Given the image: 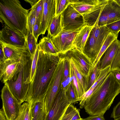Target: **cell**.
<instances>
[{
	"instance_id": "4dcf8cb0",
	"label": "cell",
	"mask_w": 120,
	"mask_h": 120,
	"mask_svg": "<svg viewBox=\"0 0 120 120\" xmlns=\"http://www.w3.org/2000/svg\"><path fill=\"white\" fill-rule=\"evenodd\" d=\"M78 109L72 104L68 107L61 120H71L77 112Z\"/></svg>"
},
{
	"instance_id": "bcb514c9",
	"label": "cell",
	"mask_w": 120,
	"mask_h": 120,
	"mask_svg": "<svg viewBox=\"0 0 120 120\" xmlns=\"http://www.w3.org/2000/svg\"><path fill=\"white\" fill-rule=\"evenodd\" d=\"M114 120H120V117L114 119Z\"/></svg>"
},
{
	"instance_id": "1f68e13d",
	"label": "cell",
	"mask_w": 120,
	"mask_h": 120,
	"mask_svg": "<svg viewBox=\"0 0 120 120\" xmlns=\"http://www.w3.org/2000/svg\"><path fill=\"white\" fill-rule=\"evenodd\" d=\"M44 0H39L38 1L31 9H34L35 11L36 19L39 18L41 20L44 10Z\"/></svg>"
},
{
	"instance_id": "3957f363",
	"label": "cell",
	"mask_w": 120,
	"mask_h": 120,
	"mask_svg": "<svg viewBox=\"0 0 120 120\" xmlns=\"http://www.w3.org/2000/svg\"><path fill=\"white\" fill-rule=\"evenodd\" d=\"M29 10L22 7L18 0H0V17L6 25L22 34L26 39L28 32Z\"/></svg>"
},
{
	"instance_id": "e0dca14e",
	"label": "cell",
	"mask_w": 120,
	"mask_h": 120,
	"mask_svg": "<svg viewBox=\"0 0 120 120\" xmlns=\"http://www.w3.org/2000/svg\"><path fill=\"white\" fill-rule=\"evenodd\" d=\"M120 47V41L117 39L114 41L108 47L98 63L101 70L110 66Z\"/></svg>"
},
{
	"instance_id": "f35d334b",
	"label": "cell",
	"mask_w": 120,
	"mask_h": 120,
	"mask_svg": "<svg viewBox=\"0 0 120 120\" xmlns=\"http://www.w3.org/2000/svg\"><path fill=\"white\" fill-rule=\"evenodd\" d=\"M82 119L83 120H105L103 114L90 115L86 118Z\"/></svg>"
},
{
	"instance_id": "484cf974",
	"label": "cell",
	"mask_w": 120,
	"mask_h": 120,
	"mask_svg": "<svg viewBox=\"0 0 120 120\" xmlns=\"http://www.w3.org/2000/svg\"><path fill=\"white\" fill-rule=\"evenodd\" d=\"M26 39L27 48L30 55V58L32 59L37 49V42L33 34H31L28 30Z\"/></svg>"
},
{
	"instance_id": "836d02e7",
	"label": "cell",
	"mask_w": 120,
	"mask_h": 120,
	"mask_svg": "<svg viewBox=\"0 0 120 120\" xmlns=\"http://www.w3.org/2000/svg\"><path fill=\"white\" fill-rule=\"evenodd\" d=\"M110 32L116 35L120 31V20L105 25Z\"/></svg>"
},
{
	"instance_id": "ffe728a7",
	"label": "cell",
	"mask_w": 120,
	"mask_h": 120,
	"mask_svg": "<svg viewBox=\"0 0 120 120\" xmlns=\"http://www.w3.org/2000/svg\"><path fill=\"white\" fill-rule=\"evenodd\" d=\"M30 113L32 120H45L46 114L44 101L30 103Z\"/></svg>"
},
{
	"instance_id": "d590c367",
	"label": "cell",
	"mask_w": 120,
	"mask_h": 120,
	"mask_svg": "<svg viewBox=\"0 0 120 120\" xmlns=\"http://www.w3.org/2000/svg\"><path fill=\"white\" fill-rule=\"evenodd\" d=\"M63 55L64 56L65 59L62 85L63 83H65L69 77L70 67V62L68 58L64 55Z\"/></svg>"
},
{
	"instance_id": "ac0fdd59",
	"label": "cell",
	"mask_w": 120,
	"mask_h": 120,
	"mask_svg": "<svg viewBox=\"0 0 120 120\" xmlns=\"http://www.w3.org/2000/svg\"><path fill=\"white\" fill-rule=\"evenodd\" d=\"M93 26H84L77 34L73 44V47L83 52L86 43Z\"/></svg>"
},
{
	"instance_id": "f546056e",
	"label": "cell",
	"mask_w": 120,
	"mask_h": 120,
	"mask_svg": "<svg viewBox=\"0 0 120 120\" xmlns=\"http://www.w3.org/2000/svg\"><path fill=\"white\" fill-rule=\"evenodd\" d=\"M27 18L28 29L30 33L33 34V29L36 19L35 12L33 8L30 9Z\"/></svg>"
},
{
	"instance_id": "8992f818",
	"label": "cell",
	"mask_w": 120,
	"mask_h": 120,
	"mask_svg": "<svg viewBox=\"0 0 120 120\" xmlns=\"http://www.w3.org/2000/svg\"><path fill=\"white\" fill-rule=\"evenodd\" d=\"M60 57L49 84L44 100L45 110L47 115L52 106L57 95L63 87L65 57L59 54Z\"/></svg>"
},
{
	"instance_id": "4fadbf2b",
	"label": "cell",
	"mask_w": 120,
	"mask_h": 120,
	"mask_svg": "<svg viewBox=\"0 0 120 120\" xmlns=\"http://www.w3.org/2000/svg\"><path fill=\"white\" fill-rule=\"evenodd\" d=\"M109 0H70L72 7L82 15L90 13L107 3Z\"/></svg>"
},
{
	"instance_id": "4316f807",
	"label": "cell",
	"mask_w": 120,
	"mask_h": 120,
	"mask_svg": "<svg viewBox=\"0 0 120 120\" xmlns=\"http://www.w3.org/2000/svg\"><path fill=\"white\" fill-rule=\"evenodd\" d=\"M40 51L39 45L38 44H37V49L32 60L30 78V82L32 81L35 75Z\"/></svg>"
},
{
	"instance_id": "ba28073f",
	"label": "cell",
	"mask_w": 120,
	"mask_h": 120,
	"mask_svg": "<svg viewBox=\"0 0 120 120\" xmlns=\"http://www.w3.org/2000/svg\"><path fill=\"white\" fill-rule=\"evenodd\" d=\"M67 85L63 86L55 98L45 120H61L71 104L66 95Z\"/></svg>"
},
{
	"instance_id": "7a4b0ae2",
	"label": "cell",
	"mask_w": 120,
	"mask_h": 120,
	"mask_svg": "<svg viewBox=\"0 0 120 120\" xmlns=\"http://www.w3.org/2000/svg\"><path fill=\"white\" fill-rule=\"evenodd\" d=\"M120 88V85L110 71L87 99L84 106L86 112L90 115H104L118 95Z\"/></svg>"
},
{
	"instance_id": "f6af8a7d",
	"label": "cell",
	"mask_w": 120,
	"mask_h": 120,
	"mask_svg": "<svg viewBox=\"0 0 120 120\" xmlns=\"http://www.w3.org/2000/svg\"><path fill=\"white\" fill-rule=\"evenodd\" d=\"M114 0L120 7V0Z\"/></svg>"
},
{
	"instance_id": "cb8c5ba5",
	"label": "cell",
	"mask_w": 120,
	"mask_h": 120,
	"mask_svg": "<svg viewBox=\"0 0 120 120\" xmlns=\"http://www.w3.org/2000/svg\"><path fill=\"white\" fill-rule=\"evenodd\" d=\"M70 64L69 77L72 78V81L76 95L78 101H80L81 100L82 96L84 94L78 82L74 70L70 63Z\"/></svg>"
},
{
	"instance_id": "74e56055",
	"label": "cell",
	"mask_w": 120,
	"mask_h": 120,
	"mask_svg": "<svg viewBox=\"0 0 120 120\" xmlns=\"http://www.w3.org/2000/svg\"><path fill=\"white\" fill-rule=\"evenodd\" d=\"M120 117V101L114 107L111 117L114 119Z\"/></svg>"
},
{
	"instance_id": "d4e9b609",
	"label": "cell",
	"mask_w": 120,
	"mask_h": 120,
	"mask_svg": "<svg viewBox=\"0 0 120 120\" xmlns=\"http://www.w3.org/2000/svg\"><path fill=\"white\" fill-rule=\"evenodd\" d=\"M30 106L31 104L27 102L21 104L16 120H32Z\"/></svg>"
},
{
	"instance_id": "c3c4849f",
	"label": "cell",
	"mask_w": 120,
	"mask_h": 120,
	"mask_svg": "<svg viewBox=\"0 0 120 120\" xmlns=\"http://www.w3.org/2000/svg\"><path fill=\"white\" fill-rule=\"evenodd\" d=\"M78 120H83V119L82 118L81 119Z\"/></svg>"
},
{
	"instance_id": "30bf717a",
	"label": "cell",
	"mask_w": 120,
	"mask_h": 120,
	"mask_svg": "<svg viewBox=\"0 0 120 120\" xmlns=\"http://www.w3.org/2000/svg\"><path fill=\"white\" fill-rule=\"evenodd\" d=\"M79 31L63 30L51 41L59 53L64 54L73 47V44Z\"/></svg>"
},
{
	"instance_id": "7dc6e473",
	"label": "cell",
	"mask_w": 120,
	"mask_h": 120,
	"mask_svg": "<svg viewBox=\"0 0 120 120\" xmlns=\"http://www.w3.org/2000/svg\"><path fill=\"white\" fill-rule=\"evenodd\" d=\"M120 93V88L119 90L118 91V94L119 93Z\"/></svg>"
},
{
	"instance_id": "ab89813d",
	"label": "cell",
	"mask_w": 120,
	"mask_h": 120,
	"mask_svg": "<svg viewBox=\"0 0 120 120\" xmlns=\"http://www.w3.org/2000/svg\"><path fill=\"white\" fill-rule=\"evenodd\" d=\"M111 71L120 85V71L117 70H114Z\"/></svg>"
},
{
	"instance_id": "2e32d148",
	"label": "cell",
	"mask_w": 120,
	"mask_h": 120,
	"mask_svg": "<svg viewBox=\"0 0 120 120\" xmlns=\"http://www.w3.org/2000/svg\"><path fill=\"white\" fill-rule=\"evenodd\" d=\"M20 62L6 60L0 63V79L2 82L5 83L12 79L19 67Z\"/></svg>"
},
{
	"instance_id": "8d00e7d4",
	"label": "cell",
	"mask_w": 120,
	"mask_h": 120,
	"mask_svg": "<svg viewBox=\"0 0 120 120\" xmlns=\"http://www.w3.org/2000/svg\"><path fill=\"white\" fill-rule=\"evenodd\" d=\"M40 20L39 18L37 19L33 27V34L37 42L38 37L40 35Z\"/></svg>"
},
{
	"instance_id": "e575fe53",
	"label": "cell",
	"mask_w": 120,
	"mask_h": 120,
	"mask_svg": "<svg viewBox=\"0 0 120 120\" xmlns=\"http://www.w3.org/2000/svg\"><path fill=\"white\" fill-rule=\"evenodd\" d=\"M111 71L117 70L120 71V47L110 66Z\"/></svg>"
},
{
	"instance_id": "f1b7e54d",
	"label": "cell",
	"mask_w": 120,
	"mask_h": 120,
	"mask_svg": "<svg viewBox=\"0 0 120 120\" xmlns=\"http://www.w3.org/2000/svg\"><path fill=\"white\" fill-rule=\"evenodd\" d=\"M67 86L66 95L71 104L78 101L73 87L72 80L67 85Z\"/></svg>"
},
{
	"instance_id": "d6a6232c",
	"label": "cell",
	"mask_w": 120,
	"mask_h": 120,
	"mask_svg": "<svg viewBox=\"0 0 120 120\" xmlns=\"http://www.w3.org/2000/svg\"><path fill=\"white\" fill-rule=\"evenodd\" d=\"M101 70L99 68V65L98 63L90 75L87 87V90L91 87L95 82Z\"/></svg>"
},
{
	"instance_id": "603a6c76",
	"label": "cell",
	"mask_w": 120,
	"mask_h": 120,
	"mask_svg": "<svg viewBox=\"0 0 120 120\" xmlns=\"http://www.w3.org/2000/svg\"><path fill=\"white\" fill-rule=\"evenodd\" d=\"M118 34L116 35L110 32L102 46L95 60L93 63L91 71L95 67L99 60L104 52L112 43L117 39Z\"/></svg>"
},
{
	"instance_id": "277c9868",
	"label": "cell",
	"mask_w": 120,
	"mask_h": 120,
	"mask_svg": "<svg viewBox=\"0 0 120 120\" xmlns=\"http://www.w3.org/2000/svg\"><path fill=\"white\" fill-rule=\"evenodd\" d=\"M32 60L30 57L28 60L20 62L12 79L5 83L21 105L25 101L29 89Z\"/></svg>"
},
{
	"instance_id": "9c48e42d",
	"label": "cell",
	"mask_w": 120,
	"mask_h": 120,
	"mask_svg": "<svg viewBox=\"0 0 120 120\" xmlns=\"http://www.w3.org/2000/svg\"><path fill=\"white\" fill-rule=\"evenodd\" d=\"M2 108L8 120H16L20 104L5 83L1 90Z\"/></svg>"
},
{
	"instance_id": "44dd1931",
	"label": "cell",
	"mask_w": 120,
	"mask_h": 120,
	"mask_svg": "<svg viewBox=\"0 0 120 120\" xmlns=\"http://www.w3.org/2000/svg\"><path fill=\"white\" fill-rule=\"evenodd\" d=\"M47 30L48 33L47 37L51 38L56 36L63 30L61 14L55 16Z\"/></svg>"
},
{
	"instance_id": "b9f144b4",
	"label": "cell",
	"mask_w": 120,
	"mask_h": 120,
	"mask_svg": "<svg viewBox=\"0 0 120 120\" xmlns=\"http://www.w3.org/2000/svg\"><path fill=\"white\" fill-rule=\"evenodd\" d=\"M0 120H8L2 108L0 110Z\"/></svg>"
},
{
	"instance_id": "7c38bea8",
	"label": "cell",
	"mask_w": 120,
	"mask_h": 120,
	"mask_svg": "<svg viewBox=\"0 0 120 120\" xmlns=\"http://www.w3.org/2000/svg\"><path fill=\"white\" fill-rule=\"evenodd\" d=\"M64 54L72 57L76 60L88 84L93 66V62L83 52L75 48H72Z\"/></svg>"
},
{
	"instance_id": "8fae6325",
	"label": "cell",
	"mask_w": 120,
	"mask_h": 120,
	"mask_svg": "<svg viewBox=\"0 0 120 120\" xmlns=\"http://www.w3.org/2000/svg\"><path fill=\"white\" fill-rule=\"evenodd\" d=\"M3 47L6 60L19 62L26 60L30 57L26 41L24 46L20 47L4 43L0 41Z\"/></svg>"
},
{
	"instance_id": "ee69618b",
	"label": "cell",
	"mask_w": 120,
	"mask_h": 120,
	"mask_svg": "<svg viewBox=\"0 0 120 120\" xmlns=\"http://www.w3.org/2000/svg\"><path fill=\"white\" fill-rule=\"evenodd\" d=\"M39 0H24L26 2L29 3L31 7L33 6L36 4Z\"/></svg>"
},
{
	"instance_id": "9a60e30c",
	"label": "cell",
	"mask_w": 120,
	"mask_h": 120,
	"mask_svg": "<svg viewBox=\"0 0 120 120\" xmlns=\"http://www.w3.org/2000/svg\"><path fill=\"white\" fill-rule=\"evenodd\" d=\"M44 10L40 22V35L45 34L55 15L56 0H44Z\"/></svg>"
},
{
	"instance_id": "5b68a950",
	"label": "cell",
	"mask_w": 120,
	"mask_h": 120,
	"mask_svg": "<svg viewBox=\"0 0 120 120\" xmlns=\"http://www.w3.org/2000/svg\"><path fill=\"white\" fill-rule=\"evenodd\" d=\"M83 16L85 25L102 26L120 20V7L114 0H109L98 9Z\"/></svg>"
},
{
	"instance_id": "7bdbcfd3",
	"label": "cell",
	"mask_w": 120,
	"mask_h": 120,
	"mask_svg": "<svg viewBox=\"0 0 120 120\" xmlns=\"http://www.w3.org/2000/svg\"><path fill=\"white\" fill-rule=\"evenodd\" d=\"M79 109H78L77 112L73 116L71 120H78L81 119Z\"/></svg>"
},
{
	"instance_id": "52a82bcc",
	"label": "cell",
	"mask_w": 120,
	"mask_h": 120,
	"mask_svg": "<svg viewBox=\"0 0 120 120\" xmlns=\"http://www.w3.org/2000/svg\"><path fill=\"white\" fill-rule=\"evenodd\" d=\"M63 30L79 31L85 25L83 16L69 4L61 14Z\"/></svg>"
},
{
	"instance_id": "6da1fadb",
	"label": "cell",
	"mask_w": 120,
	"mask_h": 120,
	"mask_svg": "<svg viewBox=\"0 0 120 120\" xmlns=\"http://www.w3.org/2000/svg\"><path fill=\"white\" fill-rule=\"evenodd\" d=\"M60 57L59 53H46L40 50L35 75L25 101L31 104L44 101Z\"/></svg>"
},
{
	"instance_id": "5bb4252c",
	"label": "cell",
	"mask_w": 120,
	"mask_h": 120,
	"mask_svg": "<svg viewBox=\"0 0 120 120\" xmlns=\"http://www.w3.org/2000/svg\"><path fill=\"white\" fill-rule=\"evenodd\" d=\"M26 39L22 34L17 32L5 25L0 31V41L20 47L24 46Z\"/></svg>"
},
{
	"instance_id": "83f0119b",
	"label": "cell",
	"mask_w": 120,
	"mask_h": 120,
	"mask_svg": "<svg viewBox=\"0 0 120 120\" xmlns=\"http://www.w3.org/2000/svg\"><path fill=\"white\" fill-rule=\"evenodd\" d=\"M70 4V0H56L55 16L61 14Z\"/></svg>"
},
{
	"instance_id": "d6986e66",
	"label": "cell",
	"mask_w": 120,
	"mask_h": 120,
	"mask_svg": "<svg viewBox=\"0 0 120 120\" xmlns=\"http://www.w3.org/2000/svg\"><path fill=\"white\" fill-rule=\"evenodd\" d=\"M64 55L68 58L70 63L74 70L80 85L84 94L85 93L87 90L88 83L83 74L76 60L73 58L65 54Z\"/></svg>"
},
{
	"instance_id": "7402d4cb",
	"label": "cell",
	"mask_w": 120,
	"mask_h": 120,
	"mask_svg": "<svg viewBox=\"0 0 120 120\" xmlns=\"http://www.w3.org/2000/svg\"><path fill=\"white\" fill-rule=\"evenodd\" d=\"M40 50L46 53H59L53 44L51 38L45 37L41 38L38 43Z\"/></svg>"
},
{
	"instance_id": "60d3db41",
	"label": "cell",
	"mask_w": 120,
	"mask_h": 120,
	"mask_svg": "<svg viewBox=\"0 0 120 120\" xmlns=\"http://www.w3.org/2000/svg\"><path fill=\"white\" fill-rule=\"evenodd\" d=\"M0 63L3 62L6 60L5 56L3 46L0 43Z\"/></svg>"
}]
</instances>
